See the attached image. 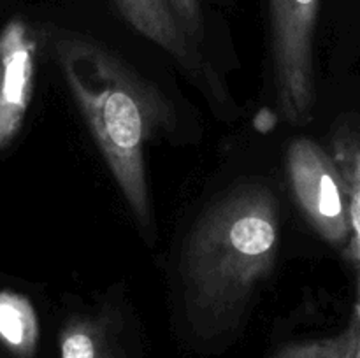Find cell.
Instances as JSON below:
<instances>
[{
    "label": "cell",
    "mask_w": 360,
    "mask_h": 358,
    "mask_svg": "<svg viewBox=\"0 0 360 358\" xmlns=\"http://www.w3.org/2000/svg\"><path fill=\"white\" fill-rule=\"evenodd\" d=\"M280 244V204L259 181L224 192L199 216L183 246L185 312L202 339L232 333L273 274Z\"/></svg>",
    "instance_id": "1"
},
{
    "label": "cell",
    "mask_w": 360,
    "mask_h": 358,
    "mask_svg": "<svg viewBox=\"0 0 360 358\" xmlns=\"http://www.w3.org/2000/svg\"><path fill=\"white\" fill-rule=\"evenodd\" d=\"M53 48L109 171L132 213L148 225L151 213L144 150L157 128L167 123L169 107L151 84L94 39L60 34Z\"/></svg>",
    "instance_id": "2"
},
{
    "label": "cell",
    "mask_w": 360,
    "mask_h": 358,
    "mask_svg": "<svg viewBox=\"0 0 360 358\" xmlns=\"http://www.w3.org/2000/svg\"><path fill=\"white\" fill-rule=\"evenodd\" d=\"M274 86L285 121L306 125L315 105L313 39L320 0H267Z\"/></svg>",
    "instance_id": "3"
},
{
    "label": "cell",
    "mask_w": 360,
    "mask_h": 358,
    "mask_svg": "<svg viewBox=\"0 0 360 358\" xmlns=\"http://www.w3.org/2000/svg\"><path fill=\"white\" fill-rule=\"evenodd\" d=\"M287 172L295 200L316 234L329 244L347 248L352 239L347 190L333 157L302 137L288 147Z\"/></svg>",
    "instance_id": "4"
},
{
    "label": "cell",
    "mask_w": 360,
    "mask_h": 358,
    "mask_svg": "<svg viewBox=\"0 0 360 358\" xmlns=\"http://www.w3.org/2000/svg\"><path fill=\"white\" fill-rule=\"evenodd\" d=\"M0 147L20 132L34 93L35 44L27 25L13 20L0 34Z\"/></svg>",
    "instance_id": "5"
},
{
    "label": "cell",
    "mask_w": 360,
    "mask_h": 358,
    "mask_svg": "<svg viewBox=\"0 0 360 358\" xmlns=\"http://www.w3.org/2000/svg\"><path fill=\"white\" fill-rule=\"evenodd\" d=\"M116 4L137 32L171 53L190 74L210 81V67L202 62L197 42L186 34L169 0H116Z\"/></svg>",
    "instance_id": "6"
},
{
    "label": "cell",
    "mask_w": 360,
    "mask_h": 358,
    "mask_svg": "<svg viewBox=\"0 0 360 358\" xmlns=\"http://www.w3.org/2000/svg\"><path fill=\"white\" fill-rule=\"evenodd\" d=\"M334 165L347 190L348 221L352 239L345 248V258L357 269L360 258V146L357 128L350 123H343L336 128L333 137Z\"/></svg>",
    "instance_id": "7"
},
{
    "label": "cell",
    "mask_w": 360,
    "mask_h": 358,
    "mask_svg": "<svg viewBox=\"0 0 360 358\" xmlns=\"http://www.w3.org/2000/svg\"><path fill=\"white\" fill-rule=\"evenodd\" d=\"M39 343V319L27 297L0 291V346L14 358H34Z\"/></svg>",
    "instance_id": "8"
},
{
    "label": "cell",
    "mask_w": 360,
    "mask_h": 358,
    "mask_svg": "<svg viewBox=\"0 0 360 358\" xmlns=\"http://www.w3.org/2000/svg\"><path fill=\"white\" fill-rule=\"evenodd\" d=\"M60 358H118V353L104 323L77 318L60 332Z\"/></svg>",
    "instance_id": "9"
},
{
    "label": "cell",
    "mask_w": 360,
    "mask_h": 358,
    "mask_svg": "<svg viewBox=\"0 0 360 358\" xmlns=\"http://www.w3.org/2000/svg\"><path fill=\"white\" fill-rule=\"evenodd\" d=\"M360 353V307L355 302L350 325L341 333L326 339L294 343L280 350L274 358H355Z\"/></svg>",
    "instance_id": "10"
},
{
    "label": "cell",
    "mask_w": 360,
    "mask_h": 358,
    "mask_svg": "<svg viewBox=\"0 0 360 358\" xmlns=\"http://www.w3.org/2000/svg\"><path fill=\"white\" fill-rule=\"evenodd\" d=\"M185 27L186 34L193 39V42H200L204 39V14L200 0H169Z\"/></svg>",
    "instance_id": "11"
},
{
    "label": "cell",
    "mask_w": 360,
    "mask_h": 358,
    "mask_svg": "<svg viewBox=\"0 0 360 358\" xmlns=\"http://www.w3.org/2000/svg\"><path fill=\"white\" fill-rule=\"evenodd\" d=\"M0 76H2V67H0Z\"/></svg>",
    "instance_id": "12"
},
{
    "label": "cell",
    "mask_w": 360,
    "mask_h": 358,
    "mask_svg": "<svg viewBox=\"0 0 360 358\" xmlns=\"http://www.w3.org/2000/svg\"><path fill=\"white\" fill-rule=\"evenodd\" d=\"M355 358H360V353H359V354H357V357H355Z\"/></svg>",
    "instance_id": "13"
}]
</instances>
